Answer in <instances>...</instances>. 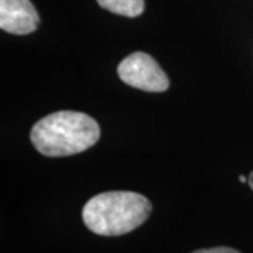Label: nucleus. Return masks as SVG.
Listing matches in <instances>:
<instances>
[{
    "mask_svg": "<svg viewBox=\"0 0 253 253\" xmlns=\"http://www.w3.org/2000/svg\"><path fill=\"white\" fill-rule=\"evenodd\" d=\"M31 142L40 154L58 158L81 154L99 141L100 126L79 111H56L41 118L31 129Z\"/></svg>",
    "mask_w": 253,
    "mask_h": 253,
    "instance_id": "1",
    "label": "nucleus"
},
{
    "mask_svg": "<svg viewBox=\"0 0 253 253\" xmlns=\"http://www.w3.org/2000/svg\"><path fill=\"white\" fill-rule=\"evenodd\" d=\"M151 212L152 204L142 194L106 191L84 204L82 217L91 232L101 236H118L142 225Z\"/></svg>",
    "mask_w": 253,
    "mask_h": 253,
    "instance_id": "2",
    "label": "nucleus"
},
{
    "mask_svg": "<svg viewBox=\"0 0 253 253\" xmlns=\"http://www.w3.org/2000/svg\"><path fill=\"white\" fill-rule=\"evenodd\" d=\"M120 79L139 90L161 93L169 89V78L151 55L134 52L128 55L117 68Z\"/></svg>",
    "mask_w": 253,
    "mask_h": 253,
    "instance_id": "3",
    "label": "nucleus"
},
{
    "mask_svg": "<svg viewBox=\"0 0 253 253\" xmlns=\"http://www.w3.org/2000/svg\"><path fill=\"white\" fill-rule=\"evenodd\" d=\"M40 26V16L30 0H0V28L10 34L26 36Z\"/></svg>",
    "mask_w": 253,
    "mask_h": 253,
    "instance_id": "4",
    "label": "nucleus"
},
{
    "mask_svg": "<svg viewBox=\"0 0 253 253\" xmlns=\"http://www.w3.org/2000/svg\"><path fill=\"white\" fill-rule=\"evenodd\" d=\"M97 3L100 7L126 17H136L145 9L144 0H97Z\"/></svg>",
    "mask_w": 253,
    "mask_h": 253,
    "instance_id": "5",
    "label": "nucleus"
},
{
    "mask_svg": "<svg viewBox=\"0 0 253 253\" xmlns=\"http://www.w3.org/2000/svg\"><path fill=\"white\" fill-rule=\"evenodd\" d=\"M193 253H241L232 249V248H226V246H218V248H210V249H199L194 251Z\"/></svg>",
    "mask_w": 253,
    "mask_h": 253,
    "instance_id": "6",
    "label": "nucleus"
},
{
    "mask_svg": "<svg viewBox=\"0 0 253 253\" xmlns=\"http://www.w3.org/2000/svg\"><path fill=\"white\" fill-rule=\"evenodd\" d=\"M248 183H249V186H251V189L253 190V172L249 174V180H248Z\"/></svg>",
    "mask_w": 253,
    "mask_h": 253,
    "instance_id": "7",
    "label": "nucleus"
},
{
    "mask_svg": "<svg viewBox=\"0 0 253 253\" xmlns=\"http://www.w3.org/2000/svg\"><path fill=\"white\" fill-rule=\"evenodd\" d=\"M238 179H239V181H242V183H246V181L249 180V177H246V176H244V174H241Z\"/></svg>",
    "mask_w": 253,
    "mask_h": 253,
    "instance_id": "8",
    "label": "nucleus"
}]
</instances>
